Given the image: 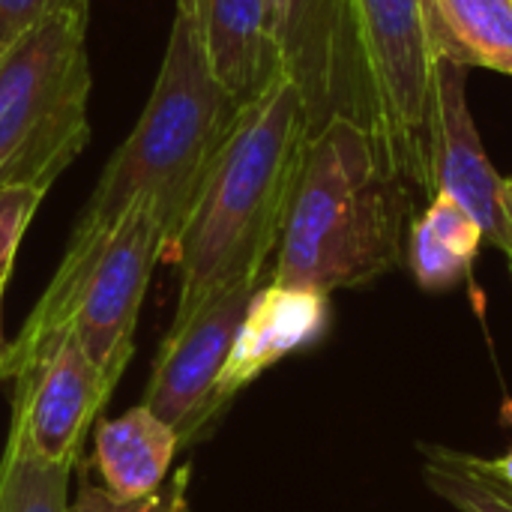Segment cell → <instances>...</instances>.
<instances>
[{
	"mask_svg": "<svg viewBox=\"0 0 512 512\" xmlns=\"http://www.w3.org/2000/svg\"><path fill=\"white\" fill-rule=\"evenodd\" d=\"M309 138L303 96L285 75L264 96L243 105L180 240L165 258L180 270L171 324L225 288L264 285Z\"/></svg>",
	"mask_w": 512,
	"mask_h": 512,
	"instance_id": "obj_1",
	"label": "cell"
},
{
	"mask_svg": "<svg viewBox=\"0 0 512 512\" xmlns=\"http://www.w3.org/2000/svg\"><path fill=\"white\" fill-rule=\"evenodd\" d=\"M240 111L243 105L210 72L189 0H177L153 93L129 138L108 159L66 252L90 249L135 201H150L165 231V261Z\"/></svg>",
	"mask_w": 512,
	"mask_h": 512,
	"instance_id": "obj_2",
	"label": "cell"
},
{
	"mask_svg": "<svg viewBox=\"0 0 512 512\" xmlns=\"http://www.w3.org/2000/svg\"><path fill=\"white\" fill-rule=\"evenodd\" d=\"M417 204L357 123H327L306 144L270 282L321 294L369 285L402 261Z\"/></svg>",
	"mask_w": 512,
	"mask_h": 512,
	"instance_id": "obj_3",
	"label": "cell"
},
{
	"mask_svg": "<svg viewBox=\"0 0 512 512\" xmlns=\"http://www.w3.org/2000/svg\"><path fill=\"white\" fill-rule=\"evenodd\" d=\"M162 249L165 231L153 204L135 201L90 249L63 252L39 303L3 348L0 378L15 381L63 333H72L114 390L132 360L138 312Z\"/></svg>",
	"mask_w": 512,
	"mask_h": 512,
	"instance_id": "obj_4",
	"label": "cell"
},
{
	"mask_svg": "<svg viewBox=\"0 0 512 512\" xmlns=\"http://www.w3.org/2000/svg\"><path fill=\"white\" fill-rule=\"evenodd\" d=\"M84 12H63L0 54V189L51 183L90 141Z\"/></svg>",
	"mask_w": 512,
	"mask_h": 512,
	"instance_id": "obj_5",
	"label": "cell"
},
{
	"mask_svg": "<svg viewBox=\"0 0 512 512\" xmlns=\"http://www.w3.org/2000/svg\"><path fill=\"white\" fill-rule=\"evenodd\" d=\"M378 99V156L417 201L435 186V69L429 0H357Z\"/></svg>",
	"mask_w": 512,
	"mask_h": 512,
	"instance_id": "obj_6",
	"label": "cell"
},
{
	"mask_svg": "<svg viewBox=\"0 0 512 512\" xmlns=\"http://www.w3.org/2000/svg\"><path fill=\"white\" fill-rule=\"evenodd\" d=\"M282 75L300 90L309 132L357 123L378 150L381 120L357 0H267Z\"/></svg>",
	"mask_w": 512,
	"mask_h": 512,
	"instance_id": "obj_7",
	"label": "cell"
},
{
	"mask_svg": "<svg viewBox=\"0 0 512 512\" xmlns=\"http://www.w3.org/2000/svg\"><path fill=\"white\" fill-rule=\"evenodd\" d=\"M258 288L255 282H240L201 303L183 321L168 324L144 405L174 429L180 450L198 444L222 417L216 408V384Z\"/></svg>",
	"mask_w": 512,
	"mask_h": 512,
	"instance_id": "obj_8",
	"label": "cell"
},
{
	"mask_svg": "<svg viewBox=\"0 0 512 512\" xmlns=\"http://www.w3.org/2000/svg\"><path fill=\"white\" fill-rule=\"evenodd\" d=\"M99 366L63 333L12 381L9 447L42 465L78 468L81 444L111 399Z\"/></svg>",
	"mask_w": 512,
	"mask_h": 512,
	"instance_id": "obj_9",
	"label": "cell"
},
{
	"mask_svg": "<svg viewBox=\"0 0 512 512\" xmlns=\"http://www.w3.org/2000/svg\"><path fill=\"white\" fill-rule=\"evenodd\" d=\"M468 69L438 57L435 69V186L462 204L483 237L504 255L512 249V207L507 180L489 162L468 108Z\"/></svg>",
	"mask_w": 512,
	"mask_h": 512,
	"instance_id": "obj_10",
	"label": "cell"
},
{
	"mask_svg": "<svg viewBox=\"0 0 512 512\" xmlns=\"http://www.w3.org/2000/svg\"><path fill=\"white\" fill-rule=\"evenodd\" d=\"M330 327V294L264 282L240 321L231 354L216 384V408H225L267 369L285 357L312 348Z\"/></svg>",
	"mask_w": 512,
	"mask_h": 512,
	"instance_id": "obj_11",
	"label": "cell"
},
{
	"mask_svg": "<svg viewBox=\"0 0 512 512\" xmlns=\"http://www.w3.org/2000/svg\"><path fill=\"white\" fill-rule=\"evenodd\" d=\"M189 6L210 72L240 105L255 102L282 78L267 0H189Z\"/></svg>",
	"mask_w": 512,
	"mask_h": 512,
	"instance_id": "obj_12",
	"label": "cell"
},
{
	"mask_svg": "<svg viewBox=\"0 0 512 512\" xmlns=\"http://www.w3.org/2000/svg\"><path fill=\"white\" fill-rule=\"evenodd\" d=\"M180 438L144 402L114 420L96 423L93 468L99 486L117 501L153 495L171 474Z\"/></svg>",
	"mask_w": 512,
	"mask_h": 512,
	"instance_id": "obj_13",
	"label": "cell"
},
{
	"mask_svg": "<svg viewBox=\"0 0 512 512\" xmlns=\"http://www.w3.org/2000/svg\"><path fill=\"white\" fill-rule=\"evenodd\" d=\"M438 57L512 78V0H429Z\"/></svg>",
	"mask_w": 512,
	"mask_h": 512,
	"instance_id": "obj_14",
	"label": "cell"
},
{
	"mask_svg": "<svg viewBox=\"0 0 512 512\" xmlns=\"http://www.w3.org/2000/svg\"><path fill=\"white\" fill-rule=\"evenodd\" d=\"M423 477L429 489L459 512H512V492L501 486L477 456L432 447Z\"/></svg>",
	"mask_w": 512,
	"mask_h": 512,
	"instance_id": "obj_15",
	"label": "cell"
},
{
	"mask_svg": "<svg viewBox=\"0 0 512 512\" xmlns=\"http://www.w3.org/2000/svg\"><path fill=\"white\" fill-rule=\"evenodd\" d=\"M72 468L42 465L9 447L0 459V512H66Z\"/></svg>",
	"mask_w": 512,
	"mask_h": 512,
	"instance_id": "obj_16",
	"label": "cell"
},
{
	"mask_svg": "<svg viewBox=\"0 0 512 512\" xmlns=\"http://www.w3.org/2000/svg\"><path fill=\"white\" fill-rule=\"evenodd\" d=\"M189 468L168 474V480L147 498L138 501H117L99 483L90 480V468H81L78 489L66 512H189Z\"/></svg>",
	"mask_w": 512,
	"mask_h": 512,
	"instance_id": "obj_17",
	"label": "cell"
},
{
	"mask_svg": "<svg viewBox=\"0 0 512 512\" xmlns=\"http://www.w3.org/2000/svg\"><path fill=\"white\" fill-rule=\"evenodd\" d=\"M408 264L420 288L447 291L471 273V261L459 258L447 243H441L432 228L417 216L408 228Z\"/></svg>",
	"mask_w": 512,
	"mask_h": 512,
	"instance_id": "obj_18",
	"label": "cell"
},
{
	"mask_svg": "<svg viewBox=\"0 0 512 512\" xmlns=\"http://www.w3.org/2000/svg\"><path fill=\"white\" fill-rule=\"evenodd\" d=\"M45 198V189H33V186H9L0 189V300L18 255V246L24 240V231L33 219V213L39 210Z\"/></svg>",
	"mask_w": 512,
	"mask_h": 512,
	"instance_id": "obj_19",
	"label": "cell"
},
{
	"mask_svg": "<svg viewBox=\"0 0 512 512\" xmlns=\"http://www.w3.org/2000/svg\"><path fill=\"white\" fill-rule=\"evenodd\" d=\"M420 219L432 228V234L441 243H447L459 258H465V261L474 264V258L480 255V246H483L486 237H483V228L477 225V219L462 204H456L450 195L438 192L426 204V210L420 213Z\"/></svg>",
	"mask_w": 512,
	"mask_h": 512,
	"instance_id": "obj_20",
	"label": "cell"
},
{
	"mask_svg": "<svg viewBox=\"0 0 512 512\" xmlns=\"http://www.w3.org/2000/svg\"><path fill=\"white\" fill-rule=\"evenodd\" d=\"M84 9H90V0H0V54L45 21Z\"/></svg>",
	"mask_w": 512,
	"mask_h": 512,
	"instance_id": "obj_21",
	"label": "cell"
},
{
	"mask_svg": "<svg viewBox=\"0 0 512 512\" xmlns=\"http://www.w3.org/2000/svg\"><path fill=\"white\" fill-rule=\"evenodd\" d=\"M483 462V459H480ZM483 468L501 483V486H507L512 492V450H507L501 459H492V462H483Z\"/></svg>",
	"mask_w": 512,
	"mask_h": 512,
	"instance_id": "obj_22",
	"label": "cell"
},
{
	"mask_svg": "<svg viewBox=\"0 0 512 512\" xmlns=\"http://www.w3.org/2000/svg\"><path fill=\"white\" fill-rule=\"evenodd\" d=\"M3 300H0V357H3Z\"/></svg>",
	"mask_w": 512,
	"mask_h": 512,
	"instance_id": "obj_23",
	"label": "cell"
},
{
	"mask_svg": "<svg viewBox=\"0 0 512 512\" xmlns=\"http://www.w3.org/2000/svg\"><path fill=\"white\" fill-rule=\"evenodd\" d=\"M507 195H510V207H512V177L507 180Z\"/></svg>",
	"mask_w": 512,
	"mask_h": 512,
	"instance_id": "obj_24",
	"label": "cell"
},
{
	"mask_svg": "<svg viewBox=\"0 0 512 512\" xmlns=\"http://www.w3.org/2000/svg\"><path fill=\"white\" fill-rule=\"evenodd\" d=\"M507 258H510V273H512V249H510V255H507Z\"/></svg>",
	"mask_w": 512,
	"mask_h": 512,
	"instance_id": "obj_25",
	"label": "cell"
}]
</instances>
